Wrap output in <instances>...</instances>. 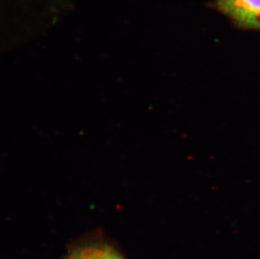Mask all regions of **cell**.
<instances>
[{
  "label": "cell",
  "instance_id": "obj_1",
  "mask_svg": "<svg viewBox=\"0 0 260 259\" xmlns=\"http://www.w3.org/2000/svg\"><path fill=\"white\" fill-rule=\"evenodd\" d=\"M216 5L238 26L260 30V0H217Z\"/></svg>",
  "mask_w": 260,
  "mask_h": 259
},
{
  "label": "cell",
  "instance_id": "obj_2",
  "mask_svg": "<svg viewBox=\"0 0 260 259\" xmlns=\"http://www.w3.org/2000/svg\"><path fill=\"white\" fill-rule=\"evenodd\" d=\"M66 259H124L111 247L91 245L75 250Z\"/></svg>",
  "mask_w": 260,
  "mask_h": 259
}]
</instances>
